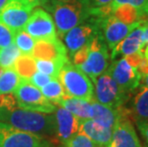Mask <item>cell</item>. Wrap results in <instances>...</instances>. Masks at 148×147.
Returning a JSON list of instances; mask_svg holds the SVG:
<instances>
[{
	"mask_svg": "<svg viewBox=\"0 0 148 147\" xmlns=\"http://www.w3.org/2000/svg\"><path fill=\"white\" fill-rule=\"evenodd\" d=\"M40 91L45 98L48 99L50 102H53L55 105L67 96L62 84L58 81V79H53L46 85H44Z\"/></svg>",
	"mask_w": 148,
	"mask_h": 147,
	"instance_id": "24",
	"label": "cell"
},
{
	"mask_svg": "<svg viewBox=\"0 0 148 147\" xmlns=\"http://www.w3.org/2000/svg\"><path fill=\"white\" fill-rule=\"evenodd\" d=\"M23 30L36 40L56 38V26L52 16L40 8L31 14Z\"/></svg>",
	"mask_w": 148,
	"mask_h": 147,
	"instance_id": "12",
	"label": "cell"
},
{
	"mask_svg": "<svg viewBox=\"0 0 148 147\" xmlns=\"http://www.w3.org/2000/svg\"><path fill=\"white\" fill-rule=\"evenodd\" d=\"M14 41L20 53L24 55L32 54L36 42H34V37L31 36L29 34H27L24 31H18L14 34Z\"/></svg>",
	"mask_w": 148,
	"mask_h": 147,
	"instance_id": "26",
	"label": "cell"
},
{
	"mask_svg": "<svg viewBox=\"0 0 148 147\" xmlns=\"http://www.w3.org/2000/svg\"><path fill=\"white\" fill-rule=\"evenodd\" d=\"M113 0H91L93 9H100L108 6Z\"/></svg>",
	"mask_w": 148,
	"mask_h": 147,
	"instance_id": "32",
	"label": "cell"
},
{
	"mask_svg": "<svg viewBox=\"0 0 148 147\" xmlns=\"http://www.w3.org/2000/svg\"><path fill=\"white\" fill-rule=\"evenodd\" d=\"M107 71L118 85L129 95L134 93L140 86L141 79L140 73L137 67L129 63L127 59L123 57L113 60Z\"/></svg>",
	"mask_w": 148,
	"mask_h": 147,
	"instance_id": "10",
	"label": "cell"
},
{
	"mask_svg": "<svg viewBox=\"0 0 148 147\" xmlns=\"http://www.w3.org/2000/svg\"><path fill=\"white\" fill-rule=\"evenodd\" d=\"M62 147H100L84 134L77 132L70 139L62 144Z\"/></svg>",
	"mask_w": 148,
	"mask_h": 147,
	"instance_id": "29",
	"label": "cell"
},
{
	"mask_svg": "<svg viewBox=\"0 0 148 147\" xmlns=\"http://www.w3.org/2000/svg\"><path fill=\"white\" fill-rule=\"evenodd\" d=\"M32 55L34 58L52 60L62 66L69 61L66 46L58 37L53 39H37Z\"/></svg>",
	"mask_w": 148,
	"mask_h": 147,
	"instance_id": "14",
	"label": "cell"
},
{
	"mask_svg": "<svg viewBox=\"0 0 148 147\" xmlns=\"http://www.w3.org/2000/svg\"><path fill=\"white\" fill-rule=\"evenodd\" d=\"M100 21L101 17L91 16L64 34L63 39L70 57L82 47L87 45L99 33H101Z\"/></svg>",
	"mask_w": 148,
	"mask_h": 147,
	"instance_id": "8",
	"label": "cell"
},
{
	"mask_svg": "<svg viewBox=\"0 0 148 147\" xmlns=\"http://www.w3.org/2000/svg\"><path fill=\"white\" fill-rule=\"evenodd\" d=\"M34 7H37V6H45L48 3L49 0H28Z\"/></svg>",
	"mask_w": 148,
	"mask_h": 147,
	"instance_id": "34",
	"label": "cell"
},
{
	"mask_svg": "<svg viewBox=\"0 0 148 147\" xmlns=\"http://www.w3.org/2000/svg\"><path fill=\"white\" fill-rule=\"evenodd\" d=\"M101 33L72 55L73 64L86 74L91 79H95L109 67V52Z\"/></svg>",
	"mask_w": 148,
	"mask_h": 147,
	"instance_id": "3",
	"label": "cell"
},
{
	"mask_svg": "<svg viewBox=\"0 0 148 147\" xmlns=\"http://www.w3.org/2000/svg\"><path fill=\"white\" fill-rule=\"evenodd\" d=\"M34 8L28 0H9L0 10V22L15 34L23 30Z\"/></svg>",
	"mask_w": 148,
	"mask_h": 147,
	"instance_id": "9",
	"label": "cell"
},
{
	"mask_svg": "<svg viewBox=\"0 0 148 147\" xmlns=\"http://www.w3.org/2000/svg\"><path fill=\"white\" fill-rule=\"evenodd\" d=\"M107 147H108V146H107Z\"/></svg>",
	"mask_w": 148,
	"mask_h": 147,
	"instance_id": "39",
	"label": "cell"
},
{
	"mask_svg": "<svg viewBox=\"0 0 148 147\" xmlns=\"http://www.w3.org/2000/svg\"><path fill=\"white\" fill-rule=\"evenodd\" d=\"M14 33L5 24L0 22V49L7 47L14 42Z\"/></svg>",
	"mask_w": 148,
	"mask_h": 147,
	"instance_id": "30",
	"label": "cell"
},
{
	"mask_svg": "<svg viewBox=\"0 0 148 147\" xmlns=\"http://www.w3.org/2000/svg\"><path fill=\"white\" fill-rule=\"evenodd\" d=\"M0 121L26 132L42 136H56L55 115L25 110L19 107L6 108L0 106Z\"/></svg>",
	"mask_w": 148,
	"mask_h": 147,
	"instance_id": "2",
	"label": "cell"
},
{
	"mask_svg": "<svg viewBox=\"0 0 148 147\" xmlns=\"http://www.w3.org/2000/svg\"><path fill=\"white\" fill-rule=\"evenodd\" d=\"M116 18L124 23H145L148 20V15L144 14L138 9L130 5H121L116 8L112 14Z\"/></svg>",
	"mask_w": 148,
	"mask_h": 147,
	"instance_id": "21",
	"label": "cell"
},
{
	"mask_svg": "<svg viewBox=\"0 0 148 147\" xmlns=\"http://www.w3.org/2000/svg\"><path fill=\"white\" fill-rule=\"evenodd\" d=\"M20 55V51L14 42L7 47L0 49V68H14V62Z\"/></svg>",
	"mask_w": 148,
	"mask_h": 147,
	"instance_id": "25",
	"label": "cell"
},
{
	"mask_svg": "<svg viewBox=\"0 0 148 147\" xmlns=\"http://www.w3.org/2000/svg\"><path fill=\"white\" fill-rule=\"evenodd\" d=\"M138 130H140V134L143 135V137L145 139V140L148 142V124L146 125H143V126H141L138 128Z\"/></svg>",
	"mask_w": 148,
	"mask_h": 147,
	"instance_id": "35",
	"label": "cell"
},
{
	"mask_svg": "<svg viewBox=\"0 0 148 147\" xmlns=\"http://www.w3.org/2000/svg\"><path fill=\"white\" fill-rule=\"evenodd\" d=\"M14 68L21 79L28 80L36 72V60L30 55H20L16 58Z\"/></svg>",
	"mask_w": 148,
	"mask_h": 147,
	"instance_id": "22",
	"label": "cell"
},
{
	"mask_svg": "<svg viewBox=\"0 0 148 147\" xmlns=\"http://www.w3.org/2000/svg\"><path fill=\"white\" fill-rule=\"evenodd\" d=\"M44 7L53 14L56 30L60 38L74 27L93 16L91 0H49Z\"/></svg>",
	"mask_w": 148,
	"mask_h": 147,
	"instance_id": "1",
	"label": "cell"
},
{
	"mask_svg": "<svg viewBox=\"0 0 148 147\" xmlns=\"http://www.w3.org/2000/svg\"><path fill=\"white\" fill-rule=\"evenodd\" d=\"M140 84H143V85H145V86H147V87H148V74L141 75Z\"/></svg>",
	"mask_w": 148,
	"mask_h": 147,
	"instance_id": "37",
	"label": "cell"
},
{
	"mask_svg": "<svg viewBox=\"0 0 148 147\" xmlns=\"http://www.w3.org/2000/svg\"><path fill=\"white\" fill-rule=\"evenodd\" d=\"M141 24L143 23H124L116 18L113 14H109L105 17H101L100 29L107 46L112 50L125 38L129 33Z\"/></svg>",
	"mask_w": 148,
	"mask_h": 147,
	"instance_id": "13",
	"label": "cell"
},
{
	"mask_svg": "<svg viewBox=\"0 0 148 147\" xmlns=\"http://www.w3.org/2000/svg\"><path fill=\"white\" fill-rule=\"evenodd\" d=\"M9 1V0H0V10L4 7V6L6 5V3H7Z\"/></svg>",
	"mask_w": 148,
	"mask_h": 147,
	"instance_id": "38",
	"label": "cell"
},
{
	"mask_svg": "<svg viewBox=\"0 0 148 147\" xmlns=\"http://www.w3.org/2000/svg\"><path fill=\"white\" fill-rule=\"evenodd\" d=\"M92 104V120L97 122L113 129L119 118V110L97 102L96 99L91 101Z\"/></svg>",
	"mask_w": 148,
	"mask_h": 147,
	"instance_id": "19",
	"label": "cell"
},
{
	"mask_svg": "<svg viewBox=\"0 0 148 147\" xmlns=\"http://www.w3.org/2000/svg\"><path fill=\"white\" fill-rule=\"evenodd\" d=\"M56 139L26 132L0 121V147H53Z\"/></svg>",
	"mask_w": 148,
	"mask_h": 147,
	"instance_id": "6",
	"label": "cell"
},
{
	"mask_svg": "<svg viewBox=\"0 0 148 147\" xmlns=\"http://www.w3.org/2000/svg\"><path fill=\"white\" fill-rule=\"evenodd\" d=\"M78 132L84 134L100 147H107L111 143L113 129L103 126L92 118L80 120Z\"/></svg>",
	"mask_w": 148,
	"mask_h": 147,
	"instance_id": "17",
	"label": "cell"
},
{
	"mask_svg": "<svg viewBox=\"0 0 148 147\" xmlns=\"http://www.w3.org/2000/svg\"><path fill=\"white\" fill-rule=\"evenodd\" d=\"M56 139L63 144L78 132L80 120L63 107H56Z\"/></svg>",
	"mask_w": 148,
	"mask_h": 147,
	"instance_id": "15",
	"label": "cell"
},
{
	"mask_svg": "<svg viewBox=\"0 0 148 147\" xmlns=\"http://www.w3.org/2000/svg\"><path fill=\"white\" fill-rule=\"evenodd\" d=\"M36 65L38 72H41V73L53 77V79H58L59 71L63 67L62 65L56 63L55 61L45 60V59H36Z\"/></svg>",
	"mask_w": 148,
	"mask_h": 147,
	"instance_id": "28",
	"label": "cell"
},
{
	"mask_svg": "<svg viewBox=\"0 0 148 147\" xmlns=\"http://www.w3.org/2000/svg\"><path fill=\"white\" fill-rule=\"evenodd\" d=\"M143 26V47L148 44V20L145 23L141 24Z\"/></svg>",
	"mask_w": 148,
	"mask_h": 147,
	"instance_id": "33",
	"label": "cell"
},
{
	"mask_svg": "<svg viewBox=\"0 0 148 147\" xmlns=\"http://www.w3.org/2000/svg\"><path fill=\"white\" fill-rule=\"evenodd\" d=\"M21 79L14 69L0 68V95L14 93Z\"/></svg>",
	"mask_w": 148,
	"mask_h": 147,
	"instance_id": "23",
	"label": "cell"
},
{
	"mask_svg": "<svg viewBox=\"0 0 148 147\" xmlns=\"http://www.w3.org/2000/svg\"><path fill=\"white\" fill-rule=\"evenodd\" d=\"M53 79V77L47 76V75L41 73V72H37V73L36 72L32 76V77L29 79V82L31 84H33L34 86L37 87V88H42L44 85H46Z\"/></svg>",
	"mask_w": 148,
	"mask_h": 147,
	"instance_id": "31",
	"label": "cell"
},
{
	"mask_svg": "<svg viewBox=\"0 0 148 147\" xmlns=\"http://www.w3.org/2000/svg\"><path fill=\"white\" fill-rule=\"evenodd\" d=\"M58 79L63 86L66 95L71 98L92 101L94 96V84L90 77L69 60L60 69Z\"/></svg>",
	"mask_w": 148,
	"mask_h": 147,
	"instance_id": "4",
	"label": "cell"
},
{
	"mask_svg": "<svg viewBox=\"0 0 148 147\" xmlns=\"http://www.w3.org/2000/svg\"><path fill=\"white\" fill-rule=\"evenodd\" d=\"M121 5H130L138 9L144 14L148 15V0H113L108 6H106L107 11L110 14L116 8Z\"/></svg>",
	"mask_w": 148,
	"mask_h": 147,
	"instance_id": "27",
	"label": "cell"
},
{
	"mask_svg": "<svg viewBox=\"0 0 148 147\" xmlns=\"http://www.w3.org/2000/svg\"><path fill=\"white\" fill-rule=\"evenodd\" d=\"M93 82L95 99L103 105L118 109L125 106L131 98V95L118 85L107 70L93 79Z\"/></svg>",
	"mask_w": 148,
	"mask_h": 147,
	"instance_id": "5",
	"label": "cell"
},
{
	"mask_svg": "<svg viewBox=\"0 0 148 147\" xmlns=\"http://www.w3.org/2000/svg\"><path fill=\"white\" fill-rule=\"evenodd\" d=\"M119 118L113 128L111 143L108 147H143L131 122L127 107L119 108Z\"/></svg>",
	"mask_w": 148,
	"mask_h": 147,
	"instance_id": "11",
	"label": "cell"
},
{
	"mask_svg": "<svg viewBox=\"0 0 148 147\" xmlns=\"http://www.w3.org/2000/svg\"><path fill=\"white\" fill-rule=\"evenodd\" d=\"M141 53H143V58H145L148 61V44H145L143 47V49H141Z\"/></svg>",
	"mask_w": 148,
	"mask_h": 147,
	"instance_id": "36",
	"label": "cell"
},
{
	"mask_svg": "<svg viewBox=\"0 0 148 147\" xmlns=\"http://www.w3.org/2000/svg\"><path fill=\"white\" fill-rule=\"evenodd\" d=\"M143 49V26L140 25L129 33L126 37L123 38L111 51V59L115 60L119 57H127V55L136 54Z\"/></svg>",
	"mask_w": 148,
	"mask_h": 147,
	"instance_id": "18",
	"label": "cell"
},
{
	"mask_svg": "<svg viewBox=\"0 0 148 147\" xmlns=\"http://www.w3.org/2000/svg\"><path fill=\"white\" fill-rule=\"evenodd\" d=\"M56 105L65 108L79 120H88L92 118V104L91 101H85L82 99L71 98L66 96L64 98L59 101Z\"/></svg>",
	"mask_w": 148,
	"mask_h": 147,
	"instance_id": "20",
	"label": "cell"
},
{
	"mask_svg": "<svg viewBox=\"0 0 148 147\" xmlns=\"http://www.w3.org/2000/svg\"><path fill=\"white\" fill-rule=\"evenodd\" d=\"M14 96L18 107L25 110L46 114H53L56 110V106L46 99L41 91L28 80H20L16 89L14 91Z\"/></svg>",
	"mask_w": 148,
	"mask_h": 147,
	"instance_id": "7",
	"label": "cell"
},
{
	"mask_svg": "<svg viewBox=\"0 0 148 147\" xmlns=\"http://www.w3.org/2000/svg\"><path fill=\"white\" fill-rule=\"evenodd\" d=\"M130 120H133L138 128L148 124V87L140 84L127 107Z\"/></svg>",
	"mask_w": 148,
	"mask_h": 147,
	"instance_id": "16",
	"label": "cell"
}]
</instances>
